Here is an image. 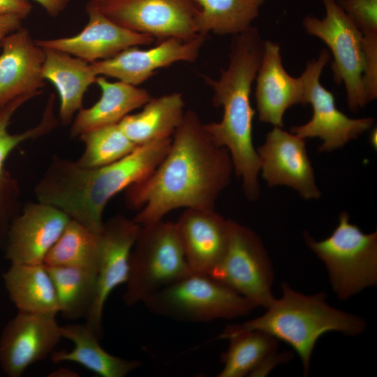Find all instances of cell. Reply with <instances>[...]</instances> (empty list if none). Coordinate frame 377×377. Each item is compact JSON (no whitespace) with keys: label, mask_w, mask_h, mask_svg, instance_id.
<instances>
[{"label":"cell","mask_w":377,"mask_h":377,"mask_svg":"<svg viewBox=\"0 0 377 377\" xmlns=\"http://www.w3.org/2000/svg\"><path fill=\"white\" fill-rule=\"evenodd\" d=\"M233 172L228 150L213 141L198 114L190 110L158 166L125 189V202L128 208L140 210L133 220L140 226L158 222L178 208L214 209Z\"/></svg>","instance_id":"1"},{"label":"cell","mask_w":377,"mask_h":377,"mask_svg":"<svg viewBox=\"0 0 377 377\" xmlns=\"http://www.w3.org/2000/svg\"><path fill=\"white\" fill-rule=\"evenodd\" d=\"M171 140L170 138L139 145L124 158L93 168L54 155L34 187L35 195L38 202L59 208L99 235L108 201L148 176L168 153Z\"/></svg>","instance_id":"2"},{"label":"cell","mask_w":377,"mask_h":377,"mask_svg":"<svg viewBox=\"0 0 377 377\" xmlns=\"http://www.w3.org/2000/svg\"><path fill=\"white\" fill-rule=\"evenodd\" d=\"M264 43L255 27L233 35L227 68L221 70L218 80L204 76L213 89L214 106L223 109L221 120L204 124L205 128L218 146L228 150L234 172L242 179L244 193L249 201L257 200L260 194V159L252 135L255 110L250 96Z\"/></svg>","instance_id":"3"},{"label":"cell","mask_w":377,"mask_h":377,"mask_svg":"<svg viewBox=\"0 0 377 377\" xmlns=\"http://www.w3.org/2000/svg\"><path fill=\"white\" fill-rule=\"evenodd\" d=\"M281 290L282 296L275 298L263 315L227 326L218 338L228 339L252 330L267 333L286 342L297 353L303 374L307 376L314 347L321 336L329 332L357 336L367 327L362 318L330 306L324 292L307 295L295 290L286 283H282Z\"/></svg>","instance_id":"4"},{"label":"cell","mask_w":377,"mask_h":377,"mask_svg":"<svg viewBox=\"0 0 377 377\" xmlns=\"http://www.w3.org/2000/svg\"><path fill=\"white\" fill-rule=\"evenodd\" d=\"M349 219L347 212H341L337 226L323 240L303 232L306 245L323 262L341 300L377 284V232L364 233Z\"/></svg>","instance_id":"5"},{"label":"cell","mask_w":377,"mask_h":377,"mask_svg":"<svg viewBox=\"0 0 377 377\" xmlns=\"http://www.w3.org/2000/svg\"><path fill=\"white\" fill-rule=\"evenodd\" d=\"M175 223L163 220L141 226L129 259L123 295L128 306L191 274Z\"/></svg>","instance_id":"6"},{"label":"cell","mask_w":377,"mask_h":377,"mask_svg":"<svg viewBox=\"0 0 377 377\" xmlns=\"http://www.w3.org/2000/svg\"><path fill=\"white\" fill-rule=\"evenodd\" d=\"M143 303L154 313L195 322L232 319L258 307L211 276L193 272L158 290Z\"/></svg>","instance_id":"7"},{"label":"cell","mask_w":377,"mask_h":377,"mask_svg":"<svg viewBox=\"0 0 377 377\" xmlns=\"http://www.w3.org/2000/svg\"><path fill=\"white\" fill-rule=\"evenodd\" d=\"M322 2L325 16L319 19L307 15L302 24L307 34L320 38L329 47L333 57V80L344 84L348 108L357 112L367 104L362 84L363 35L337 0Z\"/></svg>","instance_id":"8"},{"label":"cell","mask_w":377,"mask_h":377,"mask_svg":"<svg viewBox=\"0 0 377 377\" xmlns=\"http://www.w3.org/2000/svg\"><path fill=\"white\" fill-rule=\"evenodd\" d=\"M196 0H89L87 11H96L118 25L147 34L158 42L169 38L189 40L198 35Z\"/></svg>","instance_id":"9"},{"label":"cell","mask_w":377,"mask_h":377,"mask_svg":"<svg viewBox=\"0 0 377 377\" xmlns=\"http://www.w3.org/2000/svg\"><path fill=\"white\" fill-rule=\"evenodd\" d=\"M330 59V52L323 48L316 59L306 63L300 77L306 103L311 104L313 109L312 117L306 124L290 128V132L304 139L319 138L322 140L318 148L320 152L343 147L370 129L375 120L372 117L350 118L337 108L333 94L320 82L323 70Z\"/></svg>","instance_id":"10"},{"label":"cell","mask_w":377,"mask_h":377,"mask_svg":"<svg viewBox=\"0 0 377 377\" xmlns=\"http://www.w3.org/2000/svg\"><path fill=\"white\" fill-rule=\"evenodd\" d=\"M209 276L258 307L266 309L275 299L273 268L262 239L252 229L233 220L227 251Z\"/></svg>","instance_id":"11"},{"label":"cell","mask_w":377,"mask_h":377,"mask_svg":"<svg viewBox=\"0 0 377 377\" xmlns=\"http://www.w3.org/2000/svg\"><path fill=\"white\" fill-rule=\"evenodd\" d=\"M54 313L18 311L0 336V364L6 376L20 377L51 355L62 338Z\"/></svg>","instance_id":"12"},{"label":"cell","mask_w":377,"mask_h":377,"mask_svg":"<svg viewBox=\"0 0 377 377\" xmlns=\"http://www.w3.org/2000/svg\"><path fill=\"white\" fill-rule=\"evenodd\" d=\"M256 150L260 172L269 187L287 186L305 200L320 197L305 139L274 126Z\"/></svg>","instance_id":"13"},{"label":"cell","mask_w":377,"mask_h":377,"mask_svg":"<svg viewBox=\"0 0 377 377\" xmlns=\"http://www.w3.org/2000/svg\"><path fill=\"white\" fill-rule=\"evenodd\" d=\"M141 226L123 215L113 216L103 223L100 235V256L97 270V291L86 324L98 338L105 302L111 293L126 283L131 252Z\"/></svg>","instance_id":"14"},{"label":"cell","mask_w":377,"mask_h":377,"mask_svg":"<svg viewBox=\"0 0 377 377\" xmlns=\"http://www.w3.org/2000/svg\"><path fill=\"white\" fill-rule=\"evenodd\" d=\"M71 218L59 208L38 202L27 204L13 219L3 250L11 264H42Z\"/></svg>","instance_id":"15"},{"label":"cell","mask_w":377,"mask_h":377,"mask_svg":"<svg viewBox=\"0 0 377 377\" xmlns=\"http://www.w3.org/2000/svg\"><path fill=\"white\" fill-rule=\"evenodd\" d=\"M205 39L206 36L202 34L189 40L169 38L146 50L138 46L128 47L112 57L91 63V66L98 76L113 77L138 86L160 68L178 61H195Z\"/></svg>","instance_id":"16"},{"label":"cell","mask_w":377,"mask_h":377,"mask_svg":"<svg viewBox=\"0 0 377 377\" xmlns=\"http://www.w3.org/2000/svg\"><path fill=\"white\" fill-rule=\"evenodd\" d=\"M39 94L21 96L0 108V247L4 246L9 226L20 213V189L17 179L5 168L10 153L24 141L47 135L58 125L54 115V94H50L43 117L35 126L22 133H10L8 126L17 110Z\"/></svg>","instance_id":"17"},{"label":"cell","mask_w":377,"mask_h":377,"mask_svg":"<svg viewBox=\"0 0 377 377\" xmlns=\"http://www.w3.org/2000/svg\"><path fill=\"white\" fill-rule=\"evenodd\" d=\"M231 220L214 209H186L175 223L193 273L209 275L221 261L229 244Z\"/></svg>","instance_id":"18"},{"label":"cell","mask_w":377,"mask_h":377,"mask_svg":"<svg viewBox=\"0 0 377 377\" xmlns=\"http://www.w3.org/2000/svg\"><path fill=\"white\" fill-rule=\"evenodd\" d=\"M87 24L77 34L54 39L35 40L43 48L59 50L89 63L109 59L133 46L149 45L152 36L118 25L96 11H87Z\"/></svg>","instance_id":"19"},{"label":"cell","mask_w":377,"mask_h":377,"mask_svg":"<svg viewBox=\"0 0 377 377\" xmlns=\"http://www.w3.org/2000/svg\"><path fill=\"white\" fill-rule=\"evenodd\" d=\"M0 108L26 94H39L45 85L42 71L43 48L38 45L22 27L1 43Z\"/></svg>","instance_id":"20"},{"label":"cell","mask_w":377,"mask_h":377,"mask_svg":"<svg viewBox=\"0 0 377 377\" xmlns=\"http://www.w3.org/2000/svg\"><path fill=\"white\" fill-rule=\"evenodd\" d=\"M255 98L258 119L283 127V116L290 108L306 105L303 82L289 75L282 64L278 43L265 40L262 60L256 77Z\"/></svg>","instance_id":"21"},{"label":"cell","mask_w":377,"mask_h":377,"mask_svg":"<svg viewBox=\"0 0 377 377\" xmlns=\"http://www.w3.org/2000/svg\"><path fill=\"white\" fill-rule=\"evenodd\" d=\"M43 50V77L57 90L60 98L59 121L67 126L82 108L84 95L89 86L96 83L98 75L91 63L54 49Z\"/></svg>","instance_id":"22"},{"label":"cell","mask_w":377,"mask_h":377,"mask_svg":"<svg viewBox=\"0 0 377 377\" xmlns=\"http://www.w3.org/2000/svg\"><path fill=\"white\" fill-rule=\"evenodd\" d=\"M96 83L101 90V98L91 107L82 108L77 112L70 130L71 138L99 127L119 124L151 98L143 88L119 80L109 82L104 76H98Z\"/></svg>","instance_id":"23"},{"label":"cell","mask_w":377,"mask_h":377,"mask_svg":"<svg viewBox=\"0 0 377 377\" xmlns=\"http://www.w3.org/2000/svg\"><path fill=\"white\" fill-rule=\"evenodd\" d=\"M60 332L74 347L70 351L52 352L51 360L54 363L74 362L102 377H124L141 365L140 361L126 360L105 351L98 336L86 323L60 326Z\"/></svg>","instance_id":"24"},{"label":"cell","mask_w":377,"mask_h":377,"mask_svg":"<svg viewBox=\"0 0 377 377\" xmlns=\"http://www.w3.org/2000/svg\"><path fill=\"white\" fill-rule=\"evenodd\" d=\"M184 107L180 93L151 97L142 111L126 115L119 126L138 146L170 138L183 119Z\"/></svg>","instance_id":"25"},{"label":"cell","mask_w":377,"mask_h":377,"mask_svg":"<svg viewBox=\"0 0 377 377\" xmlns=\"http://www.w3.org/2000/svg\"><path fill=\"white\" fill-rule=\"evenodd\" d=\"M4 286L18 311L33 313H59L53 281L42 264H11L3 274Z\"/></svg>","instance_id":"26"},{"label":"cell","mask_w":377,"mask_h":377,"mask_svg":"<svg viewBox=\"0 0 377 377\" xmlns=\"http://www.w3.org/2000/svg\"><path fill=\"white\" fill-rule=\"evenodd\" d=\"M45 267L54 285L59 313L66 319H86L96 296L97 272L75 267Z\"/></svg>","instance_id":"27"},{"label":"cell","mask_w":377,"mask_h":377,"mask_svg":"<svg viewBox=\"0 0 377 377\" xmlns=\"http://www.w3.org/2000/svg\"><path fill=\"white\" fill-rule=\"evenodd\" d=\"M198 32L235 35L251 27L265 0H196Z\"/></svg>","instance_id":"28"},{"label":"cell","mask_w":377,"mask_h":377,"mask_svg":"<svg viewBox=\"0 0 377 377\" xmlns=\"http://www.w3.org/2000/svg\"><path fill=\"white\" fill-rule=\"evenodd\" d=\"M228 339L230 345L221 356L223 367L218 377L250 376L278 348V340L260 330L241 332Z\"/></svg>","instance_id":"29"},{"label":"cell","mask_w":377,"mask_h":377,"mask_svg":"<svg viewBox=\"0 0 377 377\" xmlns=\"http://www.w3.org/2000/svg\"><path fill=\"white\" fill-rule=\"evenodd\" d=\"M100 235L71 219L59 238L47 253L46 266L75 267L97 272Z\"/></svg>","instance_id":"30"},{"label":"cell","mask_w":377,"mask_h":377,"mask_svg":"<svg viewBox=\"0 0 377 377\" xmlns=\"http://www.w3.org/2000/svg\"><path fill=\"white\" fill-rule=\"evenodd\" d=\"M78 138L83 142L84 150L76 162L79 165L87 168L114 163L131 153L138 147L126 135L119 124L89 131Z\"/></svg>","instance_id":"31"},{"label":"cell","mask_w":377,"mask_h":377,"mask_svg":"<svg viewBox=\"0 0 377 377\" xmlns=\"http://www.w3.org/2000/svg\"><path fill=\"white\" fill-rule=\"evenodd\" d=\"M363 35L377 34V0H337Z\"/></svg>","instance_id":"32"},{"label":"cell","mask_w":377,"mask_h":377,"mask_svg":"<svg viewBox=\"0 0 377 377\" xmlns=\"http://www.w3.org/2000/svg\"><path fill=\"white\" fill-rule=\"evenodd\" d=\"M362 49V84L368 104L377 98V34L363 35Z\"/></svg>","instance_id":"33"},{"label":"cell","mask_w":377,"mask_h":377,"mask_svg":"<svg viewBox=\"0 0 377 377\" xmlns=\"http://www.w3.org/2000/svg\"><path fill=\"white\" fill-rule=\"evenodd\" d=\"M32 8L28 0H0V15H15L24 20Z\"/></svg>","instance_id":"34"},{"label":"cell","mask_w":377,"mask_h":377,"mask_svg":"<svg viewBox=\"0 0 377 377\" xmlns=\"http://www.w3.org/2000/svg\"><path fill=\"white\" fill-rule=\"evenodd\" d=\"M23 19L15 15H0V47L2 40L22 27Z\"/></svg>","instance_id":"35"},{"label":"cell","mask_w":377,"mask_h":377,"mask_svg":"<svg viewBox=\"0 0 377 377\" xmlns=\"http://www.w3.org/2000/svg\"><path fill=\"white\" fill-rule=\"evenodd\" d=\"M38 3L51 17L60 15L68 6L71 0H34Z\"/></svg>","instance_id":"36"},{"label":"cell","mask_w":377,"mask_h":377,"mask_svg":"<svg viewBox=\"0 0 377 377\" xmlns=\"http://www.w3.org/2000/svg\"><path fill=\"white\" fill-rule=\"evenodd\" d=\"M52 374L54 376H75L77 374L67 369H61L54 371Z\"/></svg>","instance_id":"37"},{"label":"cell","mask_w":377,"mask_h":377,"mask_svg":"<svg viewBox=\"0 0 377 377\" xmlns=\"http://www.w3.org/2000/svg\"><path fill=\"white\" fill-rule=\"evenodd\" d=\"M374 140L376 141V129H375V131L374 130L373 131L371 135V143L374 147V145H375V147H376V142L374 141Z\"/></svg>","instance_id":"38"}]
</instances>
